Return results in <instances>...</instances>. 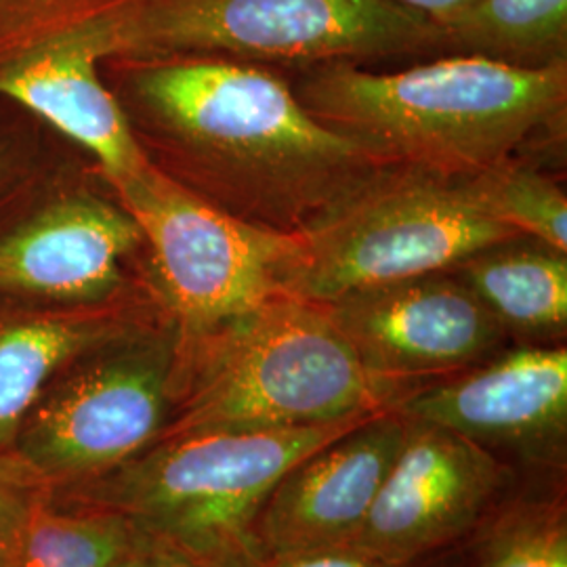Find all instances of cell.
<instances>
[{
	"mask_svg": "<svg viewBox=\"0 0 567 567\" xmlns=\"http://www.w3.org/2000/svg\"><path fill=\"white\" fill-rule=\"evenodd\" d=\"M454 566V553L429 559L421 564H398L385 559L381 555H374L365 548L358 547L353 543L332 545V547L309 548L299 553H288L280 557H246L234 567H452Z\"/></svg>",
	"mask_w": 567,
	"mask_h": 567,
	"instance_id": "23",
	"label": "cell"
},
{
	"mask_svg": "<svg viewBox=\"0 0 567 567\" xmlns=\"http://www.w3.org/2000/svg\"><path fill=\"white\" fill-rule=\"evenodd\" d=\"M284 74L316 121L383 164L468 177L566 147L567 65L433 58L393 72L330 61Z\"/></svg>",
	"mask_w": 567,
	"mask_h": 567,
	"instance_id": "2",
	"label": "cell"
},
{
	"mask_svg": "<svg viewBox=\"0 0 567 567\" xmlns=\"http://www.w3.org/2000/svg\"><path fill=\"white\" fill-rule=\"evenodd\" d=\"M121 0H0V61L65 23L97 16Z\"/></svg>",
	"mask_w": 567,
	"mask_h": 567,
	"instance_id": "22",
	"label": "cell"
},
{
	"mask_svg": "<svg viewBox=\"0 0 567 567\" xmlns=\"http://www.w3.org/2000/svg\"><path fill=\"white\" fill-rule=\"evenodd\" d=\"M452 567H567L566 473L526 475Z\"/></svg>",
	"mask_w": 567,
	"mask_h": 567,
	"instance_id": "19",
	"label": "cell"
},
{
	"mask_svg": "<svg viewBox=\"0 0 567 567\" xmlns=\"http://www.w3.org/2000/svg\"><path fill=\"white\" fill-rule=\"evenodd\" d=\"M110 9L55 28L7 55L0 61V97L79 147L114 189L145 168L147 158L103 81Z\"/></svg>",
	"mask_w": 567,
	"mask_h": 567,
	"instance_id": "13",
	"label": "cell"
},
{
	"mask_svg": "<svg viewBox=\"0 0 567 567\" xmlns=\"http://www.w3.org/2000/svg\"><path fill=\"white\" fill-rule=\"evenodd\" d=\"M365 372L412 391L507 349V332L450 271L379 284L322 305Z\"/></svg>",
	"mask_w": 567,
	"mask_h": 567,
	"instance_id": "12",
	"label": "cell"
},
{
	"mask_svg": "<svg viewBox=\"0 0 567 567\" xmlns=\"http://www.w3.org/2000/svg\"><path fill=\"white\" fill-rule=\"evenodd\" d=\"M515 236L475 200L468 177L386 164L301 236L303 261L290 295L330 303L353 290L447 271Z\"/></svg>",
	"mask_w": 567,
	"mask_h": 567,
	"instance_id": "6",
	"label": "cell"
},
{
	"mask_svg": "<svg viewBox=\"0 0 567 567\" xmlns=\"http://www.w3.org/2000/svg\"><path fill=\"white\" fill-rule=\"evenodd\" d=\"M475 200L498 224L567 250V196L545 164L515 161L468 175Z\"/></svg>",
	"mask_w": 567,
	"mask_h": 567,
	"instance_id": "20",
	"label": "cell"
},
{
	"mask_svg": "<svg viewBox=\"0 0 567 567\" xmlns=\"http://www.w3.org/2000/svg\"><path fill=\"white\" fill-rule=\"evenodd\" d=\"M110 58L213 55L282 72L437 58V30L395 0H121Z\"/></svg>",
	"mask_w": 567,
	"mask_h": 567,
	"instance_id": "5",
	"label": "cell"
},
{
	"mask_svg": "<svg viewBox=\"0 0 567 567\" xmlns=\"http://www.w3.org/2000/svg\"><path fill=\"white\" fill-rule=\"evenodd\" d=\"M404 393L365 372L322 305L284 292L179 334L164 435L330 425L389 410Z\"/></svg>",
	"mask_w": 567,
	"mask_h": 567,
	"instance_id": "3",
	"label": "cell"
},
{
	"mask_svg": "<svg viewBox=\"0 0 567 567\" xmlns=\"http://www.w3.org/2000/svg\"><path fill=\"white\" fill-rule=\"evenodd\" d=\"M482 301L513 344H564L567 250L515 236L447 269Z\"/></svg>",
	"mask_w": 567,
	"mask_h": 567,
	"instance_id": "16",
	"label": "cell"
},
{
	"mask_svg": "<svg viewBox=\"0 0 567 567\" xmlns=\"http://www.w3.org/2000/svg\"><path fill=\"white\" fill-rule=\"evenodd\" d=\"M156 316H164L156 303L58 307L0 299V452H9L25 412L60 370Z\"/></svg>",
	"mask_w": 567,
	"mask_h": 567,
	"instance_id": "15",
	"label": "cell"
},
{
	"mask_svg": "<svg viewBox=\"0 0 567 567\" xmlns=\"http://www.w3.org/2000/svg\"><path fill=\"white\" fill-rule=\"evenodd\" d=\"M41 121L0 97V213L60 156L44 143Z\"/></svg>",
	"mask_w": 567,
	"mask_h": 567,
	"instance_id": "21",
	"label": "cell"
},
{
	"mask_svg": "<svg viewBox=\"0 0 567 567\" xmlns=\"http://www.w3.org/2000/svg\"><path fill=\"white\" fill-rule=\"evenodd\" d=\"M41 486L9 452H0V567L23 511Z\"/></svg>",
	"mask_w": 567,
	"mask_h": 567,
	"instance_id": "24",
	"label": "cell"
},
{
	"mask_svg": "<svg viewBox=\"0 0 567 567\" xmlns=\"http://www.w3.org/2000/svg\"><path fill=\"white\" fill-rule=\"evenodd\" d=\"M0 299L154 303L142 227L91 161L58 158L0 213Z\"/></svg>",
	"mask_w": 567,
	"mask_h": 567,
	"instance_id": "8",
	"label": "cell"
},
{
	"mask_svg": "<svg viewBox=\"0 0 567 567\" xmlns=\"http://www.w3.org/2000/svg\"><path fill=\"white\" fill-rule=\"evenodd\" d=\"M389 410L442 426L524 475L567 473V347L508 344Z\"/></svg>",
	"mask_w": 567,
	"mask_h": 567,
	"instance_id": "11",
	"label": "cell"
},
{
	"mask_svg": "<svg viewBox=\"0 0 567 567\" xmlns=\"http://www.w3.org/2000/svg\"><path fill=\"white\" fill-rule=\"evenodd\" d=\"M437 30V58H480L517 70L567 65V0H473Z\"/></svg>",
	"mask_w": 567,
	"mask_h": 567,
	"instance_id": "18",
	"label": "cell"
},
{
	"mask_svg": "<svg viewBox=\"0 0 567 567\" xmlns=\"http://www.w3.org/2000/svg\"><path fill=\"white\" fill-rule=\"evenodd\" d=\"M142 227L145 284L182 337H192L290 295L303 238L229 217L147 163L114 187Z\"/></svg>",
	"mask_w": 567,
	"mask_h": 567,
	"instance_id": "9",
	"label": "cell"
},
{
	"mask_svg": "<svg viewBox=\"0 0 567 567\" xmlns=\"http://www.w3.org/2000/svg\"><path fill=\"white\" fill-rule=\"evenodd\" d=\"M102 76L147 163L267 231L303 236L386 166L316 121L278 68L213 55L107 58Z\"/></svg>",
	"mask_w": 567,
	"mask_h": 567,
	"instance_id": "1",
	"label": "cell"
},
{
	"mask_svg": "<svg viewBox=\"0 0 567 567\" xmlns=\"http://www.w3.org/2000/svg\"><path fill=\"white\" fill-rule=\"evenodd\" d=\"M395 2H400L405 9L423 16L429 21H440L465 9L466 4L473 0H395Z\"/></svg>",
	"mask_w": 567,
	"mask_h": 567,
	"instance_id": "26",
	"label": "cell"
},
{
	"mask_svg": "<svg viewBox=\"0 0 567 567\" xmlns=\"http://www.w3.org/2000/svg\"><path fill=\"white\" fill-rule=\"evenodd\" d=\"M116 567H203L192 557H187L179 548L171 547L161 538L154 536L150 545L135 550L128 555L122 564Z\"/></svg>",
	"mask_w": 567,
	"mask_h": 567,
	"instance_id": "25",
	"label": "cell"
},
{
	"mask_svg": "<svg viewBox=\"0 0 567 567\" xmlns=\"http://www.w3.org/2000/svg\"><path fill=\"white\" fill-rule=\"evenodd\" d=\"M364 419L173 433L105 475L49 489L118 511L203 567H234L250 557L252 517L284 473Z\"/></svg>",
	"mask_w": 567,
	"mask_h": 567,
	"instance_id": "4",
	"label": "cell"
},
{
	"mask_svg": "<svg viewBox=\"0 0 567 567\" xmlns=\"http://www.w3.org/2000/svg\"><path fill=\"white\" fill-rule=\"evenodd\" d=\"M524 477L452 431L405 419L402 446L351 543L398 564L444 557L463 547Z\"/></svg>",
	"mask_w": 567,
	"mask_h": 567,
	"instance_id": "10",
	"label": "cell"
},
{
	"mask_svg": "<svg viewBox=\"0 0 567 567\" xmlns=\"http://www.w3.org/2000/svg\"><path fill=\"white\" fill-rule=\"evenodd\" d=\"M404 433V416L381 410L290 466L252 517L250 557L351 543L364 526Z\"/></svg>",
	"mask_w": 567,
	"mask_h": 567,
	"instance_id": "14",
	"label": "cell"
},
{
	"mask_svg": "<svg viewBox=\"0 0 567 567\" xmlns=\"http://www.w3.org/2000/svg\"><path fill=\"white\" fill-rule=\"evenodd\" d=\"M179 332L156 316L74 358L25 412L9 454L44 487L84 484L171 423Z\"/></svg>",
	"mask_w": 567,
	"mask_h": 567,
	"instance_id": "7",
	"label": "cell"
},
{
	"mask_svg": "<svg viewBox=\"0 0 567 567\" xmlns=\"http://www.w3.org/2000/svg\"><path fill=\"white\" fill-rule=\"evenodd\" d=\"M154 534L112 508L41 486L18 522L2 567H116Z\"/></svg>",
	"mask_w": 567,
	"mask_h": 567,
	"instance_id": "17",
	"label": "cell"
}]
</instances>
